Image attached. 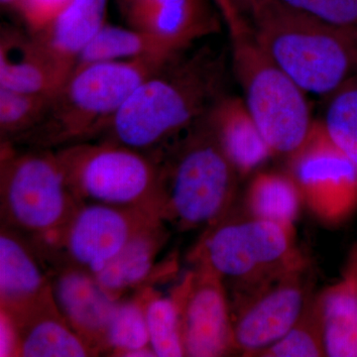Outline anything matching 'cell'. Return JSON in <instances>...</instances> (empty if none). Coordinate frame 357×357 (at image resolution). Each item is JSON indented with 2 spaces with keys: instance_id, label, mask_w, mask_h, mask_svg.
Segmentation results:
<instances>
[{
  "instance_id": "4dcf8cb0",
  "label": "cell",
  "mask_w": 357,
  "mask_h": 357,
  "mask_svg": "<svg viewBox=\"0 0 357 357\" xmlns=\"http://www.w3.org/2000/svg\"><path fill=\"white\" fill-rule=\"evenodd\" d=\"M213 2L229 29L230 39L250 30V25L239 13L234 0H213Z\"/></svg>"
},
{
  "instance_id": "f1b7e54d",
  "label": "cell",
  "mask_w": 357,
  "mask_h": 357,
  "mask_svg": "<svg viewBox=\"0 0 357 357\" xmlns=\"http://www.w3.org/2000/svg\"><path fill=\"white\" fill-rule=\"evenodd\" d=\"M299 11L357 36V0H278Z\"/></svg>"
},
{
  "instance_id": "9a60e30c",
  "label": "cell",
  "mask_w": 357,
  "mask_h": 357,
  "mask_svg": "<svg viewBox=\"0 0 357 357\" xmlns=\"http://www.w3.org/2000/svg\"><path fill=\"white\" fill-rule=\"evenodd\" d=\"M50 277L27 237L0 227V310L17 317L52 297Z\"/></svg>"
},
{
  "instance_id": "836d02e7",
  "label": "cell",
  "mask_w": 357,
  "mask_h": 357,
  "mask_svg": "<svg viewBox=\"0 0 357 357\" xmlns=\"http://www.w3.org/2000/svg\"><path fill=\"white\" fill-rule=\"evenodd\" d=\"M121 357H157L151 347H143V349H133L121 354Z\"/></svg>"
},
{
  "instance_id": "4fadbf2b",
  "label": "cell",
  "mask_w": 357,
  "mask_h": 357,
  "mask_svg": "<svg viewBox=\"0 0 357 357\" xmlns=\"http://www.w3.org/2000/svg\"><path fill=\"white\" fill-rule=\"evenodd\" d=\"M43 262L59 312L96 356L105 354V333L119 300L100 287L95 275L81 268L54 260Z\"/></svg>"
},
{
  "instance_id": "83f0119b",
  "label": "cell",
  "mask_w": 357,
  "mask_h": 357,
  "mask_svg": "<svg viewBox=\"0 0 357 357\" xmlns=\"http://www.w3.org/2000/svg\"><path fill=\"white\" fill-rule=\"evenodd\" d=\"M260 356L267 357L326 356L323 337L314 307L305 311L302 318L281 340Z\"/></svg>"
},
{
  "instance_id": "277c9868",
  "label": "cell",
  "mask_w": 357,
  "mask_h": 357,
  "mask_svg": "<svg viewBox=\"0 0 357 357\" xmlns=\"http://www.w3.org/2000/svg\"><path fill=\"white\" fill-rule=\"evenodd\" d=\"M262 51L305 93L328 98L357 75V36L277 0L249 23Z\"/></svg>"
},
{
  "instance_id": "8992f818",
  "label": "cell",
  "mask_w": 357,
  "mask_h": 357,
  "mask_svg": "<svg viewBox=\"0 0 357 357\" xmlns=\"http://www.w3.org/2000/svg\"><path fill=\"white\" fill-rule=\"evenodd\" d=\"M55 152L79 203L139 208L158 217L156 155L109 141H84Z\"/></svg>"
},
{
  "instance_id": "e575fe53",
  "label": "cell",
  "mask_w": 357,
  "mask_h": 357,
  "mask_svg": "<svg viewBox=\"0 0 357 357\" xmlns=\"http://www.w3.org/2000/svg\"><path fill=\"white\" fill-rule=\"evenodd\" d=\"M17 1L18 0H0V3H1L2 8L4 10L15 13Z\"/></svg>"
},
{
  "instance_id": "1f68e13d",
  "label": "cell",
  "mask_w": 357,
  "mask_h": 357,
  "mask_svg": "<svg viewBox=\"0 0 357 357\" xmlns=\"http://www.w3.org/2000/svg\"><path fill=\"white\" fill-rule=\"evenodd\" d=\"M0 356H15L17 333L13 319L0 310Z\"/></svg>"
},
{
  "instance_id": "7402d4cb",
  "label": "cell",
  "mask_w": 357,
  "mask_h": 357,
  "mask_svg": "<svg viewBox=\"0 0 357 357\" xmlns=\"http://www.w3.org/2000/svg\"><path fill=\"white\" fill-rule=\"evenodd\" d=\"M182 54L176 53L148 33L130 26L121 27L107 22L82 52L75 68L137 59L171 60Z\"/></svg>"
},
{
  "instance_id": "9c48e42d",
  "label": "cell",
  "mask_w": 357,
  "mask_h": 357,
  "mask_svg": "<svg viewBox=\"0 0 357 357\" xmlns=\"http://www.w3.org/2000/svg\"><path fill=\"white\" fill-rule=\"evenodd\" d=\"M159 220L139 208L84 203L50 245H33L43 260L67 263L95 275L136 234Z\"/></svg>"
},
{
  "instance_id": "603a6c76",
  "label": "cell",
  "mask_w": 357,
  "mask_h": 357,
  "mask_svg": "<svg viewBox=\"0 0 357 357\" xmlns=\"http://www.w3.org/2000/svg\"><path fill=\"white\" fill-rule=\"evenodd\" d=\"M302 199L291 175L259 173L251 182L248 203L253 217L292 227Z\"/></svg>"
},
{
  "instance_id": "d4e9b609",
  "label": "cell",
  "mask_w": 357,
  "mask_h": 357,
  "mask_svg": "<svg viewBox=\"0 0 357 357\" xmlns=\"http://www.w3.org/2000/svg\"><path fill=\"white\" fill-rule=\"evenodd\" d=\"M319 122L333 144L357 167V75L328 96Z\"/></svg>"
},
{
  "instance_id": "5b68a950",
  "label": "cell",
  "mask_w": 357,
  "mask_h": 357,
  "mask_svg": "<svg viewBox=\"0 0 357 357\" xmlns=\"http://www.w3.org/2000/svg\"><path fill=\"white\" fill-rule=\"evenodd\" d=\"M81 204L68 185L55 150L1 143V225L37 248L50 245Z\"/></svg>"
},
{
  "instance_id": "52a82bcc",
  "label": "cell",
  "mask_w": 357,
  "mask_h": 357,
  "mask_svg": "<svg viewBox=\"0 0 357 357\" xmlns=\"http://www.w3.org/2000/svg\"><path fill=\"white\" fill-rule=\"evenodd\" d=\"M232 66L244 102L273 155L290 158L305 144L314 122L307 93L256 43L252 32L231 38Z\"/></svg>"
},
{
  "instance_id": "f546056e",
  "label": "cell",
  "mask_w": 357,
  "mask_h": 357,
  "mask_svg": "<svg viewBox=\"0 0 357 357\" xmlns=\"http://www.w3.org/2000/svg\"><path fill=\"white\" fill-rule=\"evenodd\" d=\"M70 0H18L15 13L28 31L38 32L64 10Z\"/></svg>"
},
{
  "instance_id": "4316f807",
  "label": "cell",
  "mask_w": 357,
  "mask_h": 357,
  "mask_svg": "<svg viewBox=\"0 0 357 357\" xmlns=\"http://www.w3.org/2000/svg\"><path fill=\"white\" fill-rule=\"evenodd\" d=\"M150 347L144 300L141 290L130 298H122L107 326L105 354L119 356L123 352Z\"/></svg>"
},
{
  "instance_id": "8fae6325",
  "label": "cell",
  "mask_w": 357,
  "mask_h": 357,
  "mask_svg": "<svg viewBox=\"0 0 357 357\" xmlns=\"http://www.w3.org/2000/svg\"><path fill=\"white\" fill-rule=\"evenodd\" d=\"M173 294L180 309L185 356H222L234 349L231 312L220 277L196 266Z\"/></svg>"
},
{
  "instance_id": "ba28073f",
  "label": "cell",
  "mask_w": 357,
  "mask_h": 357,
  "mask_svg": "<svg viewBox=\"0 0 357 357\" xmlns=\"http://www.w3.org/2000/svg\"><path fill=\"white\" fill-rule=\"evenodd\" d=\"M291 227L255 218L227 222L220 218L206 227L192 255L196 266L222 280L270 279L295 265Z\"/></svg>"
},
{
  "instance_id": "7a4b0ae2",
  "label": "cell",
  "mask_w": 357,
  "mask_h": 357,
  "mask_svg": "<svg viewBox=\"0 0 357 357\" xmlns=\"http://www.w3.org/2000/svg\"><path fill=\"white\" fill-rule=\"evenodd\" d=\"M155 155L162 222L188 231L208 227L225 215L238 174L206 116Z\"/></svg>"
},
{
  "instance_id": "5bb4252c",
  "label": "cell",
  "mask_w": 357,
  "mask_h": 357,
  "mask_svg": "<svg viewBox=\"0 0 357 357\" xmlns=\"http://www.w3.org/2000/svg\"><path fill=\"white\" fill-rule=\"evenodd\" d=\"M128 26L155 37L176 53L217 31L213 0H117Z\"/></svg>"
},
{
  "instance_id": "7c38bea8",
  "label": "cell",
  "mask_w": 357,
  "mask_h": 357,
  "mask_svg": "<svg viewBox=\"0 0 357 357\" xmlns=\"http://www.w3.org/2000/svg\"><path fill=\"white\" fill-rule=\"evenodd\" d=\"M298 267L278 275L275 282L259 286L236 314L231 312L234 347L244 354H261L281 340L306 311L304 287L297 278Z\"/></svg>"
},
{
  "instance_id": "ac0fdd59",
  "label": "cell",
  "mask_w": 357,
  "mask_h": 357,
  "mask_svg": "<svg viewBox=\"0 0 357 357\" xmlns=\"http://www.w3.org/2000/svg\"><path fill=\"white\" fill-rule=\"evenodd\" d=\"M107 6L109 0H70L55 20L32 33L66 76H70L82 52L107 23Z\"/></svg>"
},
{
  "instance_id": "30bf717a",
  "label": "cell",
  "mask_w": 357,
  "mask_h": 357,
  "mask_svg": "<svg viewBox=\"0 0 357 357\" xmlns=\"http://www.w3.org/2000/svg\"><path fill=\"white\" fill-rule=\"evenodd\" d=\"M301 196L319 217L340 222L357 208V167L314 122L305 144L290 157Z\"/></svg>"
},
{
  "instance_id": "d6a6232c",
  "label": "cell",
  "mask_w": 357,
  "mask_h": 357,
  "mask_svg": "<svg viewBox=\"0 0 357 357\" xmlns=\"http://www.w3.org/2000/svg\"><path fill=\"white\" fill-rule=\"evenodd\" d=\"M276 1L277 0H234L236 8L248 23Z\"/></svg>"
},
{
  "instance_id": "e0dca14e",
  "label": "cell",
  "mask_w": 357,
  "mask_h": 357,
  "mask_svg": "<svg viewBox=\"0 0 357 357\" xmlns=\"http://www.w3.org/2000/svg\"><path fill=\"white\" fill-rule=\"evenodd\" d=\"M170 236L168 225L157 220L141 230L119 255L95 274L100 287L114 299L126 298L132 290L149 287L158 275L166 274L157 267V258Z\"/></svg>"
},
{
  "instance_id": "d6986e66",
  "label": "cell",
  "mask_w": 357,
  "mask_h": 357,
  "mask_svg": "<svg viewBox=\"0 0 357 357\" xmlns=\"http://www.w3.org/2000/svg\"><path fill=\"white\" fill-rule=\"evenodd\" d=\"M10 318L17 333L16 357L98 356L59 312L53 296Z\"/></svg>"
},
{
  "instance_id": "2e32d148",
  "label": "cell",
  "mask_w": 357,
  "mask_h": 357,
  "mask_svg": "<svg viewBox=\"0 0 357 357\" xmlns=\"http://www.w3.org/2000/svg\"><path fill=\"white\" fill-rule=\"evenodd\" d=\"M68 79L28 30L2 25L0 88L53 95Z\"/></svg>"
},
{
  "instance_id": "44dd1931",
  "label": "cell",
  "mask_w": 357,
  "mask_h": 357,
  "mask_svg": "<svg viewBox=\"0 0 357 357\" xmlns=\"http://www.w3.org/2000/svg\"><path fill=\"white\" fill-rule=\"evenodd\" d=\"M326 356L357 357V246L344 276L314 305Z\"/></svg>"
},
{
  "instance_id": "6da1fadb",
  "label": "cell",
  "mask_w": 357,
  "mask_h": 357,
  "mask_svg": "<svg viewBox=\"0 0 357 357\" xmlns=\"http://www.w3.org/2000/svg\"><path fill=\"white\" fill-rule=\"evenodd\" d=\"M225 65L211 49L182 55L142 82L93 141L156 154L204 119L223 93Z\"/></svg>"
},
{
  "instance_id": "ffe728a7",
  "label": "cell",
  "mask_w": 357,
  "mask_h": 357,
  "mask_svg": "<svg viewBox=\"0 0 357 357\" xmlns=\"http://www.w3.org/2000/svg\"><path fill=\"white\" fill-rule=\"evenodd\" d=\"M206 117L237 174L250 173L273 155L243 98L222 96Z\"/></svg>"
},
{
  "instance_id": "3957f363",
  "label": "cell",
  "mask_w": 357,
  "mask_h": 357,
  "mask_svg": "<svg viewBox=\"0 0 357 357\" xmlns=\"http://www.w3.org/2000/svg\"><path fill=\"white\" fill-rule=\"evenodd\" d=\"M172 60L137 59L75 68L52 96L38 126L10 144L57 150L95 140L134 89Z\"/></svg>"
},
{
  "instance_id": "cb8c5ba5",
  "label": "cell",
  "mask_w": 357,
  "mask_h": 357,
  "mask_svg": "<svg viewBox=\"0 0 357 357\" xmlns=\"http://www.w3.org/2000/svg\"><path fill=\"white\" fill-rule=\"evenodd\" d=\"M150 347L157 357L185 356L181 335L180 309L175 295H162L152 286L141 289Z\"/></svg>"
},
{
  "instance_id": "484cf974",
  "label": "cell",
  "mask_w": 357,
  "mask_h": 357,
  "mask_svg": "<svg viewBox=\"0 0 357 357\" xmlns=\"http://www.w3.org/2000/svg\"><path fill=\"white\" fill-rule=\"evenodd\" d=\"M53 95L0 88L1 143L16 142L36 128L46 114Z\"/></svg>"
}]
</instances>
